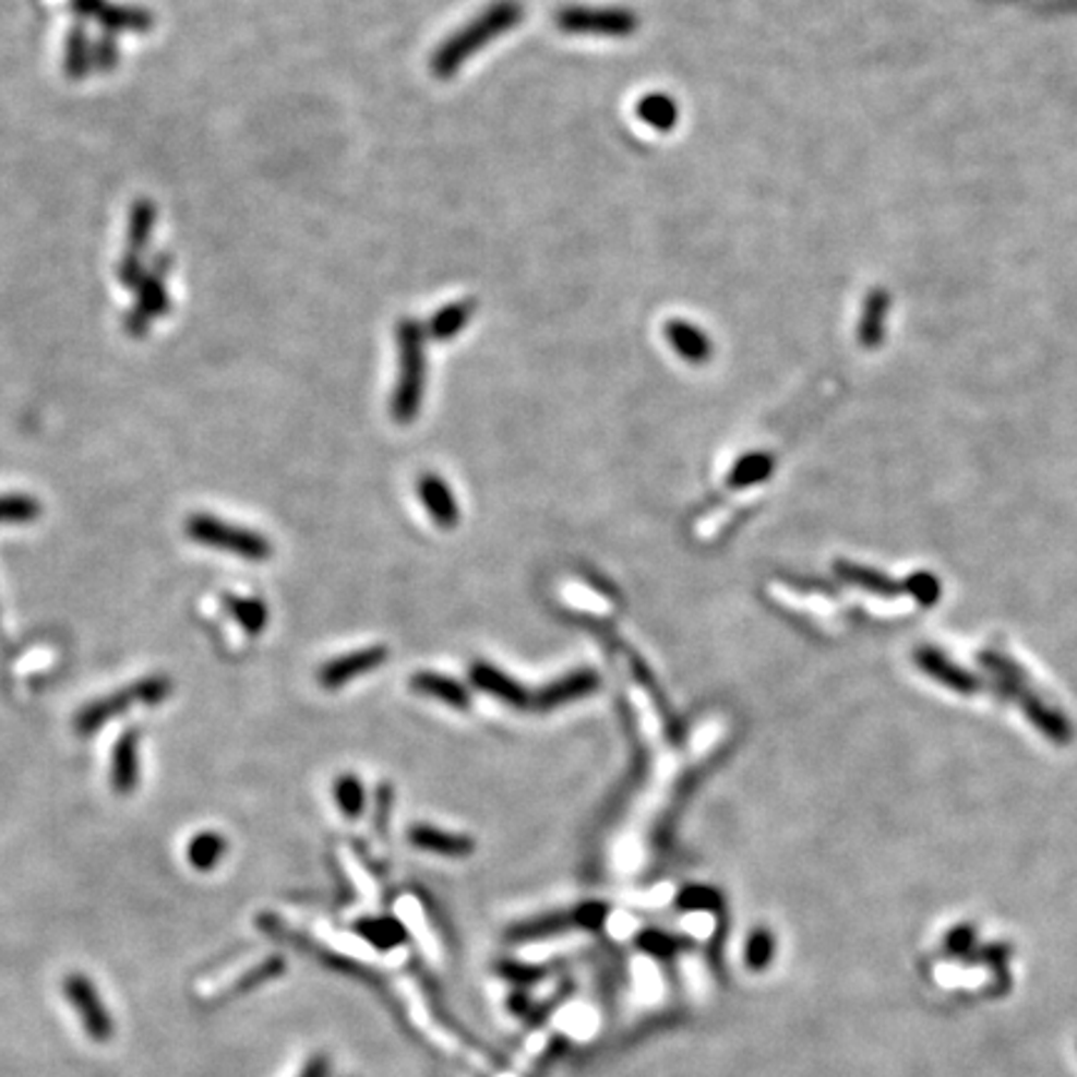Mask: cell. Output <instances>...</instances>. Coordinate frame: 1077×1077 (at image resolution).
<instances>
[{
    "label": "cell",
    "mask_w": 1077,
    "mask_h": 1077,
    "mask_svg": "<svg viewBox=\"0 0 1077 1077\" xmlns=\"http://www.w3.org/2000/svg\"><path fill=\"white\" fill-rule=\"evenodd\" d=\"M522 17H524V5L519 0H492L484 11L471 17L464 28L454 31L450 38L432 52V60H429L432 75L440 77V81H450L452 75L459 73L462 65L467 63L475 52L484 50L494 38H502L504 33L516 28V25L522 23Z\"/></svg>",
    "instance_id": "cell-1"
},
{
    "label": "cell",
    "mask_w": 1077,
    "mask_h": 1077,
    "mask_svg": "<svg viewBox=\"0 0 1077 1077\" xmlns=\"http://www.w3.org/2000/svg\"><path fill=\"white\" fill-rule=\"evenodd\" d=\"M394 337L399 349V376L392 394V417L394 422L409 424L422 409L424 397V327L415 318H405L397 322Z\"/></svg>",
    "instance_id": "cell-2"
},
{
    "label": "cell",
    "mask_w": 1077,
    "mask_h": 1077,
    "mask_svg": "<svg viewBox=\"0 0 1077 1077\" xmlns=\"http://www.w3.org/2000/svg\"><path fill=\"white\" fill-rule=\"evenodd\" d=\"M995 681V694H1001L1003 698H1013L1015 704L1022 708L1028 721L1040 729V733L1045 735L1048 741L1057 743V746H1067L1073 741V723L1057 711V708L1048 706L1038 694H1032L1028 686V673L1022 671L1018 663L1008 661L1003 663L1001 671H997Z\"/></svg>",
    "instance_id": "cell-3"
},
{
    "label": "cell",
    "mask_w": 1077,
    "mask_h": 1077,
    "mask_svg": "<svg viewBox=\"0 0 1077 1077\" xmlns=\"http://www.w3.org/2000/svg\"><path fill=\"white\" fill-rule=\"evenodd\" d=\"M554 25L566 35L629 38L638 28V17L621 5H564L554 13Z\"/></svg>",
    "instance_id": "cell-4"
},
{
    "label": "cell",
    "mask_w": 1077,
    "mask_h": 1077,
    "mask_svg": "<svg viewBox=\"0 0 1077 1077\" xmlns=\"http://www.w3.org/2000/svg\"><path fill=\"white\" fill-rule=\"evenodd\" d=\"M188 534L198 545L230 551V554L250 559V562H265L270 551H273L262 534L235 527V524L215 519L210 514H192L188 522Z\"/></svg>",
    "instance_id": "cell-5"
},
{
    "label": "cell",
    "mask_w": 1077,
    "mask_h": 1077,
    "mask_svg": "<svg viewBox=\"0 0 1077 1077\" xmlns=\"http://www.w3.org/2000/svg\"><path fill=\"white\" fill-rule=\"evenodd\" d=\"M168 689H170V684L165 679H151V681H143V684H135V686L125 689L122 694L105 698V702L91 704L81 716H77V729L87 733V731L98 729V726H103L105 721H110V718L116 716L118 711H125V708H130V706L163 702L165 694H168Z\"/></svg>",
    "instance_id": "cell-6"
},
{
    "label": "cell",
    "mask_w": 1077,
    "mask_h": 1077,
    "mask_svg": "<svg viewBox=\"0 0 1077 1077\" xmlns=\"http://www.w3.org/2000/svg\"><path fill=\"white\" fill-rule=\"evenodd\" d=\"M65 993H68V1001L73 1003V1008L77 1010V1015L83 1018V1026L87 1030V1036L105 1043V1040L112 1036V1020H110L108 1010H105V1005L98 997V993H95V988L87 983V978L85 976H70V980L65 983Z\"/></svg>",
    "instance_id": "cell-7"
},
{
    "label": "cell",
    "mask_w": 1077,
    "mask_h": 1077,
    "mask_svg": "<svg viewBox=\"0 0 1077 1077\" xmlns=\"http://www.w3.org/2000/svg\"><path fill=\"white\" fill-rule=\"evenodd\" d=\"M913 659L918 663V669H923L933 681L948 686L950 691H958V694L970 696L983 686L976 673H970L968 669H962L960 663L950 661V656L941 649H935V646H921V649H916Z\"/></svg>",
    "instance_id": "cell-8"
},
{
    "label": "cell",
    "mask_w": 1077,
    "mask_h": 1077,
    "mask_svg": "<svg viewBox=\"0 0 1077 1077\" xmlns=\"http://www.w3.org/2000/svg\"><path fill=\"white\" fill-rule=\"evenodd\" d=\"M384 661H387V649L384 646H367V649L345 654L339 659L325 663L320 671V681L325 689H339L349 684L355 677H362V673L382 667Z\"/></svg>",
    "instance_id": "cell-9"
},
{
    "label": "cell",
    "mask_w": 1077,
    "mask_h": 1077,
    "mask_svg": "<svg viewBox=\"0 0 1077 1077\" xmlns=\"http://www.w3.org/2000/svg\"><path fill=\"white\" fill-rule=\"evenodd\" d=\"M599 689V677L594 671H574L564 679H557L539 691L537 696L531 698V704L539 708V711H551V708L572 704L576 698H584L594 694Z\"/></svg>",
    "instance_id": "cell-10"
},
{
    "label": "cell",
    "mask_w": 1077,
    "mask_h": 1077,
    "mask_svg": "<svg viewBox=\"0 0 1077 1077\" xmlns=\"http://www.w3.org/2000/svg\"><path fill=\"white\" fill-rule=\"evenodd\" d=\"M419 499H422L424 510L432 516V522L442 529H454L459 524V506L454 502L452 489L446 481L436 475H424L417 484Z\"/></svg>",
    "instance_id": "cell-11"
},
{
    "label": "cell",
    "mask_w": 1077,
    "mask_h": 1077,
    "mask_svg": "<svg viewBox=\"0 0 1077 1077\" xmlns=\"http://www.w3.org/2000/svg\"><path fill=\"white\" fill-rule=\"evenodd\" d=\"M669 345L679 357H684L689 364H706L714 355V345L702 327L691 325L686 320H671L663 327Z\"/></svg>",
    "instance_id": "cell-12"
},
{
    "label": "cell",
    "mask_w": 1077,
    "mask_h": 1077,
    "mask_svg": "<svg viewBox=\"0 0 1077 1077\" xmlns=\"http://www.w3.org/2000/svg\"><path fill=\"white\" fill-rule=\"evenodd\" d=\"M469 677H471V684H475L477 689L487 691V694H492L496 698H502V702H506V704L527 706L531 702L527 689H524L522 684H516V681L506 677L504 671L489 667V663H475V667H471V671H469Z\"/></svg>",
    "instance_id": "cell-13"
},
{
    "label": "cell",
    "mask_w": 1077,
    "mask_h": 1077,
    "mask_svg": "<svg viewBox=\"0 0 1077 1077\" xmlns=\"http://www.w3.org/2000/svg\"><path fill=\"white\" fill-rule=\"evenodd\" d=\"M409 843L422 848L429 853H440L450 858H462L475 851V840L469 836H457V834H446V830L432 828V826H415L409 828Z\"/></svg>",
    "instance_id": "cell-14"
},
{
    "label": "cell",
    "mask_w": 1077,
    "mask_h": 1077,
    "mask_svg": "<svg viewBox=\"0 0 1077 1077\" xmlns=\"http://www.w3.org/2000/svg\"><path fill=\"white\" fill-rule=\"evenodd\" d=\"M409 684H411V689L419 691V694L432 696V698H436V702H442L446 706L469 708V691L464 689L462 684H457L454 679L442 677V673H432V671L415 673Z\"/></svg>",
    "instance_id": "cell-15"
},
{
    "label": "cell",
    "mask_w": 1077,
    "mask_h": 1077,
    "mask_svg": "<svg viewBox=\"0 0 1077 1077\" xmlns=\"http://www.w3.org/2000/svg\"><path fill=\"white\" fill-rule=\"evenodd\" d=\"M836 574L846 584H853L863 591L878 594V597H898V594L906 591L904 584L893 582L890 576L875 572V569H871V566H861V564H851V562H836Z\"/></svg>",
    "instance_id": "cell-16"
},
{
    "label": "cell",
    "mask_w": 1077,
    "mask_h": 1077,
    "mask_svg": "<svg viewBox=\"0 0 1077 1077\" xmlns=\"http://www.w3.org/2000/svg\"><path fill=\"white\" fill-rule=\"evenodd\" d=\"M475 312H477V302L475 300L452 302V304H446V308H442L440 312L434 314L432 320L427 322L424 332L432 339H436V343H446V339L457 337L459 332L469 325L471 314H475Z\"/></svg>",
    "instance_id": "cell-17"
},
{
    "label": "cell",
    "mask_w": 1077,
    "mask_h": 1077,
    "mask_svg": "<svg viewBox=\"0 0 1077 1077\" xmlns=\"http://www.w3.org/2000/svg\"><path fill=\"white\" fill-rule=\"evenodd\" d=\"M636 116L649 128L669 133L679 122V105L667 93H649L636 103Z\"/></svg>",
    "instance_id": "cell-18"
},
{
    "label": "cell",
    "mask_w": 1077,
    "mask_h": 1077,
    "mask_svg": "<svg viewBox=\"0 0 1077 1077\" xmlns=\"http://www.w3.org/2000/svg\"><path fill=\"white\" fill-rule=\"evenodd\" d=\"M137 783V739L135 731H128L118 741L116 753H112V786L118 791L128 793Z\"/></svg>",
    "instance_id": "cell-19"
},
{
    "label": "cell",
    "mask_w": 1077,
    "mask_h": 1077,
    "mask_svg": "<svg viewBox=\"0 0 1077 1077\" xmlns=\"http://www.w3.org/2000/svg\"><path fill=\"white\" fill-rule=\"evenodd\" d=\"M770 471H774V459L766 452H751L746 457L733 464L731 475H729V487L733 489H746L753 484H761L766 481Z\"/></svg>",
    "instance_id": "cell-20"
},
{
    "label": "cell",
    "mask_w": 1077,
    "mask_h": 1077,
    "mask_svg": "<svg viewBox=\"0 0 1077 1077\" xmlns=\"http://www.w3.org/2000/svg\"><path fill=\"white\" fill-rule=\"evenodd\" d=\"M962 960H966V962H980V966L991 968L995 980H1001V991H1005V988L1010 985V976H1008L1010 948L1005 943L978 945V948H973V953H970V956L962 958Z\"/></svg>",
    "instance_id": "cell-21"
},
{
    "label": "cell",
    "mask_w": 1077,
    "mask_h": 1077,
    "mask_svg": "<svg viewBox=\"0 0 1077 1077\" xmlns=\"http://www.w3.org/2000/svg\"><path fill=\"white\" fill-rule=\"evenodd\" d=\"M225 853V838L217 834H200L192 838V843L188 848L190 863L200 871H210L213 865H217Z\"/></svg>",
    "instance_id": "cell-22"
},
{
    "label": "cell",
    "mask_w": 1077,
    "mask_h": 1077,
    "mask_svg": "<svg viewBox=\"0 0 1077 1077\" xmlns=\"http://www.w3.org/2000/svg\"><path fill=\"white\" fill-rule=\"evenodd\" d=\"M335 799L337 805L345 811V816L355 818L364 811V786L357 776H343L337 778L335 783Z\"/></svg>",
    "instance_id": "cell-23"
},
{
    "label": "cell",
    "mask_w": 1077,
    "mask_h": 1077,
    "mask_svg": "<svg viewBox=\"0 0 1077 1077\" xmlns=\"http://www.w3.org/2000/svg\"><path fill=\"white\" fill-rule=\"evenodd\" d=\"M776 953V941L774 933L766 931V928H758V931L751 933V938L746 943V966L751 970H766L774 960Z\"/></svg>",
    "instance_id": "cell-24"
},
{
    "label": "cell",
    "mask_w": 1077,
    "mask_h": 1077,
    "mask_svg": "<svg viewBox=\"0 0 1077 1077\" xmlns=\"http://www.w3.org/2000/svg\"><path fill=\"white\" fill-rule=\"evenodd\" d=\"M40 506L31 496H0V524H25L38 516Z\"/></svg>",
    "instance_id": "cell-25"
},
{
    "label": "cell",
    "mask_w": 1077,
    "mask_h": 1077,
    "mask_svg": "<svg viewBox=\"0 0 1077 1077\" xmlns=\"http://www.w3.org/2000/svg\"><path fill=\"white\" fill-rule=\"evenodd\" d=\"M904 589L921 603V607H933V603H938L941 599V582L928 572L910 574L904 584Z\"/></svg>",
    "instance_id": "cell-26"
},
{
    "label": "cell",
    "mask_w": 1077,
    "mask_h": 1077,
    "mask_svg": "<svg viewBox=\"0 0 1077 1077\" xmlns=\"http://www.w3.org/2000/svg\"><path fill=\"white\" fill-rule=\"evenodd\" d=\"M232 611H235V617H238V621H242V626L252 634L262 632V629H265V624H267V609H265V603L258 601V599L232 601Z\"/></svg>",
    "instance_id": "cell-27"
},
{
    "label": "cell",
    "mask_w": 1077,
    "mask_h": 1077,
    "mask_svg": "<svg viewBox=\"0 0 1077 1077\" xmlns=\"http://www.w3.org/2000/svg\"><path fill=\"white\" fill-rule=\"evenodd\" d=\"M976 948V928L973 925H968V923H962V925H956V928H950L948 935H945V953H948L950 958H968L970 953H973Z\"/></svg>",
    "instance_id": "cell-28"
},
{
    "label": "cell",
    "mask_w": 1077,
    "mask_h": 1077,
    "mask_svg": "<svg viewBox=\"0 0 1077 1077\" xmlns=\"http://www.w3.org/2000/svg\"><path fill=\"white\" fill-rule=\"evenodd\" d=\"M362 931L380 948H390V945L402 941V925L397 921H390V918H376V921L364 923Z\"/></svg>",
    "instance_id": "cell-29"
},
{
    "label": "cell",
    "mask_w": 1077,
    "mask_h": 1077,
    "mask_svg": "<svg viewBox=\"0 0 1077 1077\" xmlns=\"http://www.w3.org/2000/svg\"><path fill=\"white\" fill-rule=\"evenodd\" d=\"M679 904L684 908H691V910H711L718 906V893L711 888H704V886L686 888L679 896Z\"/></svg>",
    "instance_id": "cell-30"
},
{
    "label": "cell",
    "mask_w": 1077,
    "mask_h": 1077,
    "mask_svg": "<svg viewBox=\"0 0 1077 1077\" xmlns=\"http://www.w3.org/2000/svg\"><path fill=\"white\" fill-rule=\"evenodd\" d=\"M603 916H607V908L599 904H584L582 908L574 910V921L582 923L586 928H597L603 923Z\"/></svg>",
    "instance_id": "cell-31"
},
{
    "label": "cell",
    "mask_w": 1077,
    "mask_h": 1077,
    "mask_svg": "<svg viewBox=\"0 0 1077 1077\" xmlns=\"http://www.w3.org/2000/svg\"><path fill=\"white\" fill-rule=\"evenodd\" d=\"M642 943H644V948L651 950V953H667L673 948V941L669 938V935H659V933L644 935Z\"/></svg>",
    "instance_id": "cell-32"
}]
</instances>
